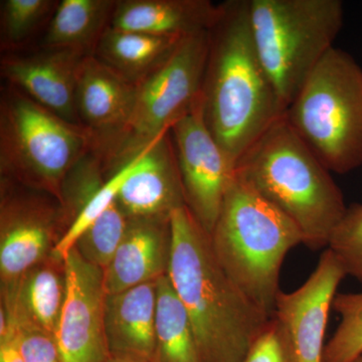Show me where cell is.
Wrapping results in <instances>:
<instances>
[{
    "mask_svg": "<svg viewBox=\"0 0 362 362\" xmlns=\"http://www.w3.org/2000/svg\"><path fill=\"white\" fill-rule=\"evenodd\" d=\"M137 84L112 70L93 54L86 57L78 76V120L94 135L96 154L103 160L122 134L134 107Z\"/></svg>",
    "mask_w": 362,
    "mask_h": 362,
    "instance_id": "cell-14",
    "label": "cell"
},
{
    "mask_svg": "<svg viewBox=\"0 0 362 362\" xmlns=\"http://www.w3.org/2000/svg\"><path fill=\"white\" fill-rule=\"evenodd\" d=\"M332 310L340 322L326 343L323 362H354L362 356V292L337 293Z\"/></svg>",
    "mask_w": 362,
    "mask_h": 362,
    "instance_id": "cell-25",
    "label": "cell"
},
{
    "mask_svg": "<svg viewBox=\"0 0 362 362\" xmlns=\"http://www.w3.org/2000/svg\"><path fill=\"white\" fill-rule=\"evenodd\" d=\"M146 149L139 156H136L129 163L109 176L103 185L93 192L88 201L85 202L84 206L78 211L63 239L54 250L52 254L57 258L65 259L81 235L116 201L123 183L142 160Z\"/></svg>",
    "mask_w": 362,
    "mask_h": 362,
    "instance_id": "cell-26",
    "label": "cell"
},
{
    "mask_svg": "<svg viewBox=\"0 0 362 362\" xmlns=\"http://www.w3.org/2000/svg\"><path fill=\"white\" fill-rule=\"evenodd\" d=\"M168 277L187 309L202 362H243L272 317L226 275L187 206L170 216Z\"/></svg>",
    "mask_w": 362,
    "mask_h": 362,
    "instance_id": "cell-2",
    "label": "cell"
},
{
    "mask_svg": "<svg viewBox=\"0 0 362 362\" xmlns=\"http://www.w3.org/2000/svg\"><path fill=\"white\" fill-rule=\"evenodd\" d=\"M84 52L37 47L2 54L1 77L40 106L68 122L81 125L76 92Z\"/></svg>",
    "mask_w": 362,
    "mask_h": 362,
    "instance_id": "cell-13",
    "label": "cell"
},
{
    "mask_svg": "<svg viewBox=\"0 0 362 362\" xmlns=\"http://www.w3.org/2000/svg\"><path fill=\"white\" fill-rule=\"evenodd\" d=\"M346 276L339 259L327 247L301 287L279 292L273 317L289 333L298 362H323L328 318L338 286Z\"/></svg>",
    "mask_w": 362,
    "mask_h": 362,
    "instance_id": "cell-12",
    "label": "cell"
},
{
    "mask_svg": "<svg viewBox=\"0 0 362 362\" xmlns=\"http://www.w3.org/2000/svg\"><path fill=\"white\" fill-rule=\"evenodd\" d=\"M107 362H152L147 359L140 358V357L130 356H118V354H111Z\"/></svg>",
    "mask_w": 362,
    "mask_h": 362,
    "instance_id": "cell-31",
    "label": "cell"
},
{
    "mask_svg": "<svg viewBox=\"0 0 362 362\" xmlns=\"http://www.w3.org/2000/svg\"><path fill=\"white\" fill-rule=\"evenodd\" d=\"M209 237L226 275L273 317L283 262L288 252L303 244L297 226L235 171Z\"/></svg>",
    "mask_w": 362,
    "mask_h": 362,
    "instance_id": "cell-4",
    "label": "cell"
},
{
    "mask_svg": "<svg viewBox=\"0 0 362 362\" xmlns=\"http://www.w3.org/2000/svg\"><path fill=\"white\" fill-rule=\"evenodd\" d=\"M66 295L54 341L62 362H107L104 271L76 247L66 257Z\"/></svg>",
    "mask_w": 362,
    "mask_h": 362,
    "instance_id": "cell-11",
    "label": "cell"
},
{
    "mask_svg": "<svg viewBox=\"0 0 362 362\" xmlns=\"http://www.w3.org/2000/svg\"><path fill=\"white\" fill-rule=\"evenodd\" d=\"M16 333L18 346L25 362H62L58 347L52 335L40 331L18 328H16Z\"/></svg>",
    "mask_w": 362,
    "mask_h": 362,
    "instance_id": "cell-29",
    "label": "cell"
},
{
    "mask_svg": "<svg viewBox=\"0 0 362 362\" xmlns=\"http://www.w3.org/2000/svg\"><path fill=\"white\" fill-rule=\"evenodd\" d=\"M157 281L106 295L104 323L110 354L154 362Z\"/></svg>",
    "mask_w": 362,
    "mask_h": 362,
    "instance_id": "cell-18",
    "label": "cell"
},
{
    "mask_svg": "<svg viewBox=\"0 0 362 362\" xmlns=\"http://www.w3.org/2000/svg\"><path fill=\"white\" fill-rule=\"evenodd\" d=\"M129 218L118 202H114L81 235L74 247L86 261L106 271L122 242Z\"/></svg>",
    "mask_w": 362,
    "mask_h": 362,
    "instance_id": "cell-24",
    "label": "cell"
},
{
    "mask_svg": "<svg viewBox=\"0 0 362 362\" xmlns=\"http://www.w3.org/2000/svg\"><path fill=\"white\" fill-rule=\"evenodd\" d=\"M59 1L2 0L0 6V47L2 54L30 49L32 40L47 28Z\"/></svg>",
    "mask_w": 362,
    "mask_h": 362,
    "instance_id": "cell-23",
    "label": "cell"
},
{
    "mask_svg": "<svg viewBox=\"0 0 362 362\" xmlns=\"http://www.w3.org/2000/svg\"><path fill=\"white\" fill-rule=\"evenodd\" d=\"M94 135L64 120L13 86L0 98V173L52 195L64 206V187L74 168L95 150Z\"/></svg>",
    "mask_w": 362,
    "mask_h": 362,
    "instance_id": "cell-5",
    "label": "cell"
},
{
    "mask_svg": "<svg viewBox=\"0 0 362 362\" xmlns=\"http://www.w3.org/2000/svg\"><path fill=\"white\" fill-rule=\"evenodd\" d=\"M66 295L65 259L54 254L7 284H1V305L9 325L54 337Z\"/></svg>",
    "mask_w": 362,
    "mask_h": 362,
    "instance_id": "cell-16",
    "label": "cell"
},
{
    "mask_svg": "<svg viewBox=\"0 0 362 362\" xmlns=\"http://www.w3.org/2000/svg\"><path fill=\"white\" fill-rule=\"evenodd\" d=\"M0 362H25L18 342V333L14 326L9 325V332L0 340Z\"/></svg>",
    "mask_w": 362,
    "mask_h": 362,
    "instance_id": "cell-30",
    "label": "cell"
},
{
    "mask_svg": "<svg viewBox=\"0 0 362 362\" xmlns=\"http://www.w3.org/2000/svg\"><path fill=\"white\" fill-rule=\"evenodd\" d=\"M328 249L339 259L347 276L362 284V204L347 206L332 233Z\"/></svg>",
    "mask_w": 362,
    "mask_h": 362,
    "instance_id": "cell-27",
    "label": "cell"
},
{
    "mask_svg": "<svg viewBox=\"0 0 362 362\" xmlns=\"http://www.w3.org/2000/svg\"><path fill=\"white\" fill-rule=\"evenodd\" d=\"M185 37H163L109 28L94 56L138 84L168 61Z\"/></svg>",
    "mask_w": 362,
    "mask_h": 362,
    "instance_id": "cell-20",
    "label": "cell"
},
{
    "mask_svg": "<svg viewBox=\"0 0 362 362\" xmlns=\"http://www.w3.org/2000/svg\"><path fill=\"white\" fill-rule=\"evenodd\" d=\"M235 173L297 226L305 246L327 249L347 206L330 171L285 115L240 157Z\"/></svg>",
    "mask_w": 362,
    "mask_h": 362,
    "instance_id": "cell-3",
    "label": "cell"
},
{
    "mask_svg": "<svg viewBox=\"0 0 362 362\" xmlns=\"http://www.w3.org/2000/svg\"><path fill=\"white\" fill-rule=\"evenodd\" d=\"M154 362H202L187 309L168 275L157 281Z\"/></svg>",
    "mask_w": 362,
    "mask_h": 362,
    "instance_id": "cell-22",
    "label": "cell"
},
{
    "mask_svg": "<svg viewBox=\"0 0 362 362\" xmlns=\"http://www.w3.org/2000/svg\"><path fill=\"white\" fill-rule=\"evenodd\" d=\"M220 4L209 0H118L110 28L163 37L211 30Z\"/></svg>",
    "mask_w": 362,
    "mask_h": 362,
    "instance_id": "cell-19",
    "label": "cell"
},
{
    "mask_svg": "<svg viewBox=\"0 0 362 362\" xmlns=\"http://www.w3.org/2000/svg\"><path fill=\"white\" fill-rule=\"evenodd\" d=\"M0 194V277L7 284L51 256L68 223L52 195L2 176Z\"/></svg>",
    "mask_w": 362,
    "mask_h": 362,
    "instance_id": "cell-9",
    "label": "cell"
},
{
    "mask_svg": "<svg viewBox=\"0 0 362 362\" xmlns=\"http://www.w3.org/2000/svg\"><path fill=\"white\" fill-rule=\"evenodd\" d=\"M185 204L207 233L214 230L235 166L207 128L202 98L171 127Z\"/></svg>",
    "mask_w": 362,
    "mask_h": 362,
    "instance_id": "cell-10",
    "label": "cell"
},
{
    "mask_svg": "<svg viewBox=\"0 0 362 362\" xmlns=\"http://www.w3.org/2000/svg\"><path fill=\"white\" fill-rule=\"evenodd\" d=\"M259 59L288 108L334 47L344 23L340 0H249Z\"/></svg>",
    "mask_w": 362,
    "mask_h": 362,
    "instance_id": "cell-7",
    "label": "cell"
},
{
    "mask_svg": "<svg viewBox=\"0 0 362 362\" xmlns=\"http://www.w3.org/2000/svg\"><path fill=\"white\" fill-rule=\"evenodd\" d=\"M170 252V218H130L113 261L104 272L106 295L117 294L168 275Z\"/></svg>",
    "mask_w": 362,
    "mask_h": 362,
    "instance_id": "cell-17",
    "label": "cell"
},
{
    "mask_svg": "<svg viewBox=\"0 0 362 362\" xmlns=\"http://www.w3.org/2000/svg\"><path fill=\"white\" fill-rule=\"evenodd\" d=\"M202 98L207 128L235 166L285 115L287 109L252 39L249 0L220 4L209 30Z\"/></svg>",
    "mask_w": 362,
    "mask_h": 362,
    "instance_id": "cell-1",
    "label": "cell"
},
{
    "mask_svg": "<svg viewBox=\"0 0 362 362\" xmlns=\"http://www.w3.org/2000/svg\"><path fill=\"white\" fill-rule=\"evenodd\" d=\"M118 0H62L40 47L68 49L93 56L110 28Z\"/></svg>",
    "mask_w": 362,
    "mask_h": 362,
    "instance_id": "cell-21",
    "label": "cell"
},
{
    "mask_svg": "<svg viewBox=\"0 0 362 362\" xmlns=\"http://www.w3.org/2000/svg\"><path fill=\"white\" fill-rule=\"evenodd\" d=\"M243 362H298L289 333L279 319L272 317Z\"/></svg>",
    "mask_w": 362,
    "mask_h": 362,
    "instance_id": "cell-28",
    "label": "cell"
},
{
    "mask_svg": "<svg viewBox=\"0 0 362 362\" xmlns=\"http://www.w3.org/2000/svg\"><path fill=\"white\" fill-rule=\"evenodd\" d=\"M207 52L209 30L187 35L165 64L138 83L129 121L103 159L109 175L194 109L202 98Z\"/></svg>",
    "mask_w": 362,
    "mask_h": 362,
    "instance_id": "cell-8",
    "label": "cell"
},
{
    "mask_svg": "<svg viewBox=\"0 0 362 362\" xmlns=\"http://www.w3.org/2000/svg\"><path fill=\"white\" fill-rule=\"evenodd\" d=\"M116 201L130 218H170L175 209L187 206L170 130L147 147Z\"/></svg>",
    "mask_w": 362,
    "mask_h": 362,
    "instance_id": "cell-15",
    "label": "cell"
},
{
    "mask_svg": "<svg viewBox=\"0 0 362 362\" xmlns=\"http://www.w3.org/2000/svg\"><path fill=\"white\" fill-rule=\"evenodd\" d=\"M354 362H362V356L359 357V358H357L356 361Z\"/></svg>",
    "mask_w": 362,
    "mask_h": 362,
    "instance_id": "cell-32",
    "label": "cell"
},
{
    "mask_svg": "<svg viewBox=\"0 0 362 362\" xmlns=\"http://www.w3.org/2000/svg\"><path fill=\"white\" fill-rule=\"evenodd\" d=\"M285 117L330 173L362 165V70L349 52H328Z\"/></svg>",
    "mask_w": 362,
    "mask_h": 362,
    "instance_id": "cell-6",
    "label": "cell"
}]
</instances>
